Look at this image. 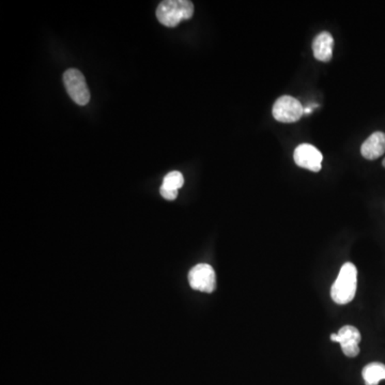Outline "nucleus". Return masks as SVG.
Returning <instances> with one entry per match:
<instances>
[{
  "mask_svg": "<svg viewBox=\"0 0 385 385\" xmlns=\"http://www.w3.org/2000/svg\"><path fill=\"white\" fill-rule=\"evenodd\" d=\"M333 45H334V39L330 32H323L318 34L312 42L314 58L322 62H329L333 55Z\"/></svg>",
  "mask_w": 385,
  "mask_h": 385,
  "instance_id": "1a4fd4ad",
  "label": "nucleus"
},
{
  "mask_svg": "<svg viewBox=\"0 0 385 385\" xmlns=\"http://www.w3.org/2000/svg\"><path fill=\"white\" fill-rule=\"evenodd\" d=\"M361 333L352 325L341 327L337 334L331 335V340L340 344L343 352L348 358H356L360 353L358 344L361 343Z\"/></svg>",
  "mask_w": 385,
  "mask_h": 385,
  "instance_id": "0eeeda50",
  "label": "nucleus"
},
{
  "mask_svg": "<svg viewBox=\"0 0 385 385\" xmlns=\"http://www.w3.org/2000/svg\"><path fill=\"white\" fill-rule=\"evenodd\" d=\"M188 282L194 290L211 293L216 287V276L212 266L200 264L194 266L188 273Z\"/></svg>",
  "mask_w": 385,
  "mask_h": 385,
  "instance_id": "39448f33",
  "label": "nucleus"
},
{
  "mask_svg": "<svg viewBox=\"0 0 385 385\" xmlns=\"http://www.w3.org/2000/svg\"><path fill=\"white\" fill-rule=\"evenodd\" d=\"M273 117L282 123H293L299 121L304 115V108L300 101L290 95H284L274 103Z\"/></svg>",
  "mask_w": 385,
  "mask_h": 385,
  "instance_id": "20e7f679",
  "label": "nucleus"
},
{
  "mask_svg": "<svg viewBox=\"0 0 385 385\" xmlns=\"http://www.w3.org/2000/svg\"><path fill=\"white\" fill-rule=\"evenodd\" d=\"M295 164L302 169L318 173L321 171L323 156L316 147L310 144H301L295 148L293 154Z\"/></svg>",
  "mask_w": 385,
  "mask_h": 385,
  "instance_id": "423d86ee",
  "label": "nucleus"
},
{
  "mask_svg": "<svg viewBox=\"0 0 385 385\" xmlns=\"http://www.w3.org/2000/svg\"><path fill=\"white\" fill-rule=\"evenodd\" d=\"M385 152V133L375 132L362 145L361 153L365 159L377 160Z\"/></svg>",
  "mask_w": 385,
  "mask_h": 385,
  "instance_id": "6e6552de",
  "label": "nucleus"
},
{
  "mask_svg": "<svg viewBox=\"0 0 385 385\" xmlns=\"http://www.w3.org/2000/svg\"><path fill=\"white\" fill-rule=\"evenodd\" d=\"M64 83L70 98L77 105L85 106L90 101V91L85 76L76 69H69L64 73Z\"/></svg>",
  "mask_w": 385,
  "mask_h": 385,
  "instance_id": "7ed1b4c3",
  "label": "nucleus"
},
{
  "mask_svg": "<svg viewBox=\"0 0 385 385\" xmlns=\"http://www.w3.org/2000/svg\"><path fill=\"white\" fill-rule=\"evenodd\" d=\"M356 288H358V270L353 264L347 262L341 266L336 281L332 286V300L336 304H348L356 297Z\"/></svg>",
  "mask_w": 385,
  "mask_h": 385,
  "instance_id": "f257e3e1",
  "label": "nucleus"
},
{
  "mask_svg": "<svg viewBox=\"0 0 385 385\" xmlns=\"http://www.w3.org/2000/svg\"><path fill=\"white\" fill-rule=\"evenodd\" d=\"M363 379L366 385H378L385 380V365L381 363H371L363 369Z\"/></svg>",
  "mask_w": 385,
  "mask_h": 385,
  "instance_id": "9d476101",
  "label": "nucleus"
},
{
  "mask_svg": "<svg viewBox=\"0 0 385 385\" xmlns=\"http://www.w3.org/2000/svg\"><path fill=\"white\" fill-rule=\"evenodd\" d=\"M194 5L188 0H165L156 9V17L167 27H176L181 21L192 18Z\"/></svg>",
  "mask_w": 385,
  "mask_h": 385,
  "instance_id": "f03ea898",
  "label": "nucleus"
},
{
  "mask_svg": "<svg viewBox=\"0 0 385 385\" xmlns=\"http://www.w3.org/2000/svg\"><path fill=\"white\" fill-rule=\"evenodd\" d=\"M183 184H184V178H183L182 173L180 171H171L166 175L162 186L178 190L179 188H182Z\"/></svg>",
  "mask_w": 385,
  "mask_h": 385,
  "instance_id": "9b49d317",
  "label": "nucleus"
},
{
  "mask_svg": "<svg viewBox=\"0 0 385 385\" xmlns=\"http://www.w3.org/2000/svg\"><path fill=\"white\" fill-rule=\"evenodd\" d=\"M160 192H161V195L167 200H175L178 197V190H171V188H164V186H161Z\"/></svg>",
  "mask_w": 385,
  "mask_h": 385,
  "instance_id": "f8f14e48",
  "label": "nucleus"
},
{
  "mask_svg": "<svg viewBox=\"0 0 385 385\" xmlns=\"http://www.w3.org/2000/svg\"><path fill=\"white\" fill-rule=\"evenodd\" d=\"M382 164H383V166H384V167H385V159L383 160Z\"/></svg>",
  "mask_w": 385,
  "mask_h": 385,
  "instance_id": "4468645a",
  "label": "nucleus"
},
{
  "mask_svg": "<svg viewBox=\"0 0 385 385\" xmlns=\"http://www.w3.org/2000/svg\"><path fill=\"white\" fill-rule=\"evenodd\" d=\"M312 106H308V108H305L304 114H310V112H312Z\"/></svg>",
  "mask_w": 385,
  "mask_h": 385,
  "instance_id": "ddd939ff",
  "label": "nucleus"
}]
</instances>
